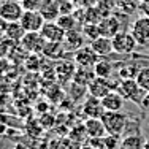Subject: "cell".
<instances>
[{"label":"cell","mask_w":149,"mask_h":149,"mask_svg":"<svg viewBox=\"0 0 149 149\" xmlns=\"http://www.w3.org/2000/svg\"><path fill=\"white\" fill-rule=\"evenodd\" d=\"M102 120H103L106 132L111 135H122L129 124V118L122 111H105Z\"/></svg>","instance_id":"1"},{"label":"cell","mask_w":149,"mask_h":149,"mask_svg":"<svg viewBox=\"0 0 149 149\" xmlns=\"http://www.w3.org/2000/svg\"><path fill=\"white\" fill-rule=\"evenodd\" d=\"M113 40V48H114V52L119 56H130L136 51V40L133 38V35L125 30H120L119 33H116L114 37L111 38Z\"/></svg>","instance_id":"2"},{"label":"cell","mask_w":149,"mask_h":149,"mask_svg":"<svg viewBox=\"0 0 149 149\" xmlns=\"http://www.w3.org/2000/svg\"><path fill=\"white\" fill-rule=\"evenodd\" d=\"M116 91H118L125 100L135 102V103H140V105H141V102H143L144 95H146V92L140 87V84L136 83L135 78H132V79H120V83H119V86Z\"/></svg>","instance_id":"3"},{"label":"cell","mask_w":149,"mask_h":149,"mask_svg":"<svg viewBox=\"0 0 149 149\" xmlns=\"http://www.w3.org/2000/svg\"><path fill=\"white\" fill-rule=\"evenodd\" d=\"M130 33L136 40L138 46H148L149 45V16H140L130 24L129 27Z\"/></svg>","instance_id":"4"},{"label":"cell","mask_w":149,"mask_h":149,"mask_svg":"<svg viewBox=\"0 0 149 149\" xmlns=\"http://www.w3.org/2000/svg\"><path fill=\"white\" fill-rule=\"evenodd\" d=\"M24 11L19 0H3L0 3V17L6 22H19Z\"/></svg>","instance_id":"5"},{"label":"cell","mask_w":149,"mask_h":149,"mask_svg":"<svg viewBox=\"0 0 149 149\" xmlns=\"http://www.w3.org/2000/svg\"><path fill=\"white\" fill-rule=\"evenodd\" d=\"M26 51H29L30 54H41L46 46V40L41 37L40 32H26L24 38L19 41Z\"/></svg>","instance_id":"6"},{"label":"cell","mask_w":149,"mask_h":149,"mask_svg":"<svg viewBox=\"0 0 149 149\" xmlns=\"http://www.w3.org/2000/svg\"><path fill=\"white\" fill-rule=\"evenodd\" d=\"M19 22L26 32H40L43 29L46 21H45V17L40 15L38 10H26Z\"/></svg>","instance_id":"7"},{"label":"cell","mask_w":149,"mask_h":149,"mask_svg":"<svg viewBox=\"0 0 149 149\" xmlns=\"http://www.w3.org/2000/svg\"><path fill=\"white\" fill-rule=\"evenodd\" d=\"M100 60V56L95 54V51L91 46H83L74 52V63L78 67H84V68H94L97 62Z\"/></svg>","instance_id":"8"},{"label":"cell","mask_w":149,"mask_h":149,"mask_svg":"<svg viewBox=\"0 0 149 149\" xmlns=\"http://www.w3.org/2000/svg\"><path fill=\"white\" fill-rule=\"evenodd\" d=\"M40 33L46 41H49V43H63L67 32L63 30L56 21H49V22H45V26H43V29L40 30Z\"/></svg>","instance_id":"9"},{"label":"cell","mask_w":149,"mask_h":149,"mask_svg":"<svg viewBox=\"0 0 149 149\" xmlns=\"http://www.w3.org/2000/svg\"><path fill=\"white\" fill-rule=\"evenodd\" d=\"M83 116L84 119L86 118H102L105 113L103 103H102V98H97L94 95H87L83 102Z\"/></svg>","instance_id":"10"},{"label":"cell","mask_w":149,"mask_h":149,"mask_svg":"<svg viewBox=\"0 0 149 149\" xmlns=\"http://www.w3.org/2000/svg\"><path fill=\"white\" fill-rule=\"evenodd\" d=\"M98 27H100V33L108 38H113L116 33L120 32V22L118 16H111V15L102 17V21L98 22Z\"/></svg>","instance_id":"11"},{"label":"cell","mask_w":149,"mask_h":149,"mask_svg":"<svg viewBox=\"0 0 149 149\" xmlns=\"http://www.w3.org/2000/svg\"><path fill=\"white\" fill-rule=\"evenodd\" d=\"M83 124H84V129H86L89 138H103L108 133L103 125L102 118H86Z\"/></svg>","instance_id":"12"},{"label":"cell","mask_w":149,"mask_h":149,"mask_svg":"<svg viewBox=\"0 0 149 149\" xmlns=\"http://www.w3.org/2000/svg\"><path fill=\"white\" fill-rule=\"evenodd\" d=\"M89 46L95 51V54H98L100 57H108L111 52H114V48H113V40L108 37H97L95 40H91Z\"/></svg>","instance_id":"13"},{"label":"cell","mask_w":149,"mask_h":149,"mask_svg":"<svg viewBox=\"0 0 149 149\" xmlns=\"http://www.w3.org/2000/svg\"><path fill=\"white\" fill-rule=\"evenodd\" d=\"M38 11L45 17L46 22H49V21H57V17L60 16L59 0H43L40 8H38Z\"/></svg>","instance_id":"14"},{"label":"cell","mask_w":149,"mask_h":149,"mask_svg":"<svg viewBox=\"0 0 149 149\" xmlns=\"http://www.w3.org/2000/svg\"><path fill=\"white\" fill-rule=\"evenodd\" d=\"M124 102H125V98H124L118 91H111L108 95H105V97L102 98L105 111H122Z\"/></svg>","instance_id":"15"},{"label":"cell","mask_w":149,"mask_h":149,"mask_svg":"<svg viewBox=\"0 0 149 149\" xmlns=\"http://www.w3.org/2000/svg\"><path fill=\"white\" fill-rule=\"evenodd\" d=\"M84 46V33H81L79 30H72L67 32L65 40H63V48L65 51H73L76 52L78 49H81Z\"/></svg>","instance_id":"16"},{"label":"cell","mask_w":149,"mask_h":149,"mask_svg":"<svg viewBox=\"0 0 149 149\" xmlns=\"http://www.w3.org/2000/svg\"><path fill=\"white\" fill-rule=\"evenodd\" d=\"M97 78L94 68H84V67H76V72L73 74V83L81 84V86H89L92 81Z\"/></svg>","instance_id":"17"},{"label":"cell","mask_w":149,"mask_h":149,"mask_svg":"<svg viewBox=\"0 0 149 149\" xmlns=\"http://www.w3.org/2000/svg\"><path fill=\"white\" fill-rule=\"evenodd\" d=\"M119 149H144V138L140 133H129L120 140Z\"/></svg>","instance_id":"18"},{"label":"cell","mask_w":149,"mask_h":149,"mask_svg":"<svg viewBox=\"0 0 149 149\" xmlns=\"http://www.w3.org/2000/svg\"><path fill=\"white\" fill-rule=\"evenodd\" d=\"M74 72H76V67H74L73 62H68V60H62V62L59 63V67H56L57 78L62 83H67V81L73 79Z\"/></svg>","instance_id":"19"},{"label":"cell","mask_w":149,"mask_h":149,"mask_svg":"<svg viewBox=\"0 0 149 149\" xmlns=\"http://www.w3.org/2000/svg\"><path fill=\"white\" fill-rule=\"evenodd\" d=\"M26 35V30L24 27L21 26V22H8L6 24V29H5V37L8 38L10 41L13 43H17L21 41Z\"/></svg>","instance_id":"20"},{"label":"cell","mask_w":149,"mask_h":149,"mask_svg":"<svg viewBox=\"0 0 149 149\" xmlns=\"http://www.w3.org/2000/svg\"><path fill=\"white\" fill-rule=\"evenodd\" d=\"M94 72L98 78H111L113 73L116 72V67L113 62H108V60L102 59L97 62V65L94 67Z\"/></svg>","instance_id":"21"},{"label":"cell","mask_w":149,"mask_h":149,"mask_svg":"<svg viewBox=\"0 0 149 149\" xmlns=\"http://www.w3.org/2000/svg\"><path fill=\"white\" fill-rule=\"evenodd\" d=\"M63 52H65V48H63V43H49V41H46V46L43 49V52L41 54H45L48 59H60L63 56Z\"/></svg>","instance_id":"22"},{"label":"cell","mask_w":149,"mask_h":149,"mask_svg":"<svg viewBox=\"0 0 149 149\" xmlns=\"http://www.w3.org/2000/svg\"><path fill=\"white\" fill-rule=\"evenodd\" d=\"M56 22H57L65 32H72V30L76 29L78 21H76V16L72 13V15H60V16L57 17V21H56Z\"/></svg>","instance_id":"23"},{"label":"cell","mask_w":149,"mask_h":149,"mask_svg":"<svg viewBox=\"0 0 149 149\" xmlns=\"http://www.w3.org/2000/svg\"><path fill=\"white\" fill-rule=\"evenodd\" d=\"M135 79L144 92H149V67H141Z\"/></svg>","instance_id":"24"},{"label":"cell","mask_w":149,"mask_h":149,"mask_svg":"<svg viewBox=\"0 0 149 149\" xmlns=\"http://www.w3.org/2000/svg\"><path fill=\"white\" fill-rule=\"evenodd\" d=\"M120 135H111L106 133L103 136V148L105 149H119L120 146Z\"/></svg>","instance_id":"25"},{"label":"cell","mask_w":149,"mask_h":149,"mask_svg":"<svg viewBox=\"0 0 149 149\" xmlns=\"http://www.w3.org/2000/svg\"><path fill=\"white\" fill-rule=\"evenodd\" d=\"M83 33L86 35L89 40H95L97 37H100V27H98V24H91V22H86L83 27Z\"/></svg>","instance_id":"26"},{"label":"cell","mask_w":149,"mask_h":149,"mask_svg":"<svg viewBox=\"0 0 149 149\" xmlns=\"http://www.w3.org/2000/svg\"><path fill=\"white\" fill-rule=\"evenodd\" d=\"M57 146H59V149H79L81 144L74 143L72 138H65V140H60L59 141Z\"/></svg>","instance_id":"27"},{"label":"cell","mask_w":149,"mask_h":149,"mask_svg":"<svg viewBox=\"0 0 149 149\" xmlns=\"http://www.w3.org/2000/svg\"><path fill=\"white\" fill-rule=\"evenodd\" d=\"M24 10H38L43 0H19Z\"/></svg>","instance_id":"28"},{"label":"cell","mask_w":149,"mask_h":149,"mask_svg":"<svg viewBox=\"0 0 149 149\" xmlns=\"http://www.w3.org/2000/svg\"><path fill=\"white\" fill-rule=\"evenodd\" d=\"M140 11L143 13L144 16H149V0H143L140 3Z\"/></svg>","instance_id":"29"},{"label":"cell","mask_w":149,"mask_h":149,"mask_svg":"<svg viewBox=\"0 0 149 149\" xmlns=\"http://www.w3.org/2000/svg\"><path fill=\"white\" fill-rule=\"evenodd\" d=\"M141 106H143V108H149V92H146L143 102H141Z\"/></svg>","instance_id":"30"},{"label":"cell","mask_w":149,"mask_h":149,"mask_svg":"<svg viewBox=\"0 0 149 149\" xmlns=\"http://www.w3.org/2000/svg\"><path fill=\"white\" fill-rule=\"evenodd\" d=\"M79 149H94V148H92L91 144H81V146H79Z\"/></svg>","instance_id":"31"},{"label":"cell","mask_w":149,"mask_h":149,"mask_svg":"<svg viewBox=\"0 0 149 149\" xmlns=\"http://www.w3.org/2000/svg\"><path fill=\"white\" fill-rule=\"evenodd\" d=\"M136 2H138V3H141V2H143V0H136Z\"/></svg>","instance_id":"32"}]
</instances>
